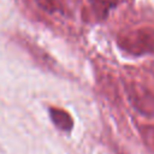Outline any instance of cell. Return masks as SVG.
<instances>
[{
    "mask_svg": "<svg viewBox=\"0 0 154 154\" xmlns=\"http://www.w3.org/2000/svg\"><path fill=\"white\" fill-rule=\"evenodd\" d=\"M49 117L57 129L64 132H69L73 128V119L69 112L58 107H49Z\"/></svg>",
    "mask_w": 154,
    "mask_h": 154,
    "instance_id": "1",
    "label": "cell"
},
{
    "mask_svg": "<svg viewBox=\"0 0 154 154\" xmlns=\"http://www.w3.org/2000/svg\"><path fill=\"white\" fill-rule=\"evenodd\" d=\"M36 5L47 13H57L63 11L61 0H34Z\"/></svg>",
    "mask_w": 154,
    "mask_h": 154,
    "instance_id": "2",
    "label": "cell"
},
{
    "mask_svg": "<svg viewBox=\"0 0 154 154\" xmlns=\"http://www.w3.org/2000/svg\"><path fill=\"white\" fill-rule=\"evenodd\" d=\"M140 134L144 146L154 153V125H144L140 129Z\"/></svg>",
    "mask_w": 154,
    "mask_h": 154,
    "instance_id": "3",
    "label": "cell"
}]
</instances>
